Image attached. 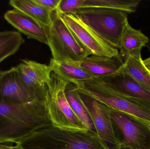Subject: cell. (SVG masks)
I'll return each mask as SVG.
<instances>
[{"label": "cell", "mask_w": 150, "mask_h": 149, "mask_svg": "<svg viewBox=\"0 0 150 149\" xmlns=\"http://www.w3.org/2000/svg\"><path fill=\"white\" fill-rule=\"evenodd\" d=\"M84 0H61L57 10L61 14L76 15L83 7Z\"/></svg>", "instance_id": "cell-22"}, {"label": "cell", "mask_w": 150, "mask_h": 149, "mask_svg": "<svg viewBox=\"0 0 150 149\" xmlns=\"http://www.w3.org/2000/svg\"><path fill=\"white\" fill-rule=\"evenodd\" d=\"M52 17L51 23L44 29L54 60L69 63L80 61L91 56L62 19L57 10L52 13Z\"/></svg>", "instance_id": "cell-4"}, {"label": "cell", "mask_w": 150, "mask_h": 149, "mask_svg": "<svg viewBox=\"0 0 150 149\" xmlns=\"http://www.w3.org/2000/svg\"><path fill=\"white\" fill-rule=\"evenodd\" d=\"M149 50H150V48H149Z\"/></svg>", "instance_id": "cell-29"}, {"label": "cell", "mask_w": 150, "mask_h": 149, "mask_svg": "<svg viewBox=\"0 0 150 149\" xmlns=\"http://www.w3.org/2000/svg\"><path fill=\"white\" fill-rule=\"evenodd\" d=\"M51 78L47 85L46 102L52 125L69 130H88L72 110L65 95V88L69 82L53 72Z\"/></svg>", "instance_id": "cell-6"}, {"label": "cell", "mask_w": 150, "mask_h": 149, "mask_svg": "<svg viewBox=\"0 0 150 149\" xmlns=\"http://www.w3.org/2000/svg\"><path fill=\"white\" fill-rule=\"evenodd\" d=\"M120 71L130 75L150 93V71L144 65L142 59L127 57L124 59Z\"/></svg>", "instance_id": "cell-19"}, {"label": "cell", "mask_w": 150, "mask_h": 149, "mask_svg": "<svg viewBox=\"0 0 150 149\" xmlns=\"http://www.w3.org/2000/svg\"><path fill=\"white\" fill-rule=\"evenodd\" d=\"M24 43L25 39L18 31H0V63L16 53Z\"/></svg>", "instance_id": "cell-20"}, {"label": "cell", "mask_w": 150, "mask_h": 149, "mask_svg": "<svg viewBox=\"0 0 150 149\" xmlns=\"http://www.w3.org/2000/svg\"><path fill=\"white\" fill-rule=\"evenodd\" d=\"M74 15L108 45L120 49L122 35L128 22L127 13L103 8H84Z\"/></svg>", "instance_id": "cell-3"}, {"label": "cell", "mask_w": 150, "mask_h": 149, "mask_svg": "<svg viewBox=\"0 0 150 149\" xmlns=\"http://www.w3.org/2000/svg\"><path fill=\"white\" fill-rule=\"evenodd\" d=\"M79 94L93 122L98 136L107 149H119L110 118L109 107L79 89Z\"/></svg>", "instance_id": "cell-9"}, {"label": "cell", "mask_w": 150, "mask_h": 149, "mask_svg": "<svg viewBox=\"0 0 150 149\" xmlns=\"http://www.w3.org/2000/svg\"><path fill=\"white\" fill-rule=\"evenodd\" d=\"M6 149H23L20 146L16 144L15 146H10L8 148Z\"/></svg>", "instance_id": "cell-26"}, {"label": "cell", "mask_w": 150, "mask_h": 149, "mask_svg": "<svg viewBox=\"0 0 150 149\" xmlns=\"http://www.w3.org/2000/svg\"><path fill=\"white\" fill-rule=\"evenodd\" d=\"M65 93L71 108L79 119L88 130L97 134L91 117L81 99L77 86L69 83L65 88Z\"/></svg>", "instance_id": "cell-16"}, {"label": "cell", "mask_w": 150, "mask_h": 149, "mask_svg": "<svg viewBox=\"0 0 150 149\" xmlns=\"http://www.w3.org/2000/svg\"><path fill=\"white\" fill-rule=\"evenodd\" d=\"M4 18L9 24L29 38L35 39L48 45V40L44 28L21 11L16 9L5 12Z\"/></svg>", "instance_id": "cell-14"}, {"label": "cell", "mask_w": 150, "mask_h": 149, "mask_svg": "<svg viewBox=\"0 0 150 149\" xmlns=\"http://www.w3.org/2000/svg\"><path fill=\"white\" fill-rule=\"evenodd\" d=\"M3 72V71H2V70H0V77H1V75Z\"/></svg>", "instance_id": "cell-27"}, {"label": "cell", "mask_w": 150, "mask_h": 149, "mask_svg": "<svg viewBox=\"0 0 150 149\" xmlns=\"http://www.w3.org/2000/svg\"><path fill=\"white\" fill-rule=\"evenodd\" d=\"M9 4L18 10L38 24L42 28L48 26L52 22V14L34 0H11Z\"/></svg>", "instance_id": "cell-17"}, {"label": "cell", "mask_w": 150, "mask_h": 149, "mask_svg": "<svg viewBox=\"0 0 150 149\" xmlns=\"http://www.w3.org/2000/svg\"><path fill=\"white\" fill-rule=\"evenodd\" d=\"M77 86L80 91L106 106L130 115L150 127V108L140 101L117 93L98 79L80 82Z\"/></svg>", "instance_id": "cell-5"}, {"label": "cell", "mask_w": 150, "mask_h": 149, "mask_svg": "<svg viewBox=\"0 0 150 149\" xmlns=\"http://www.w3.org/2000/svg\"><path fill=\"white\" fill-rule=\"evenodd\" d=\"M16 144L23 149H107L96 133L64 129L52 124Z\"/></svg>", "instance_id": "cell-2"}, {"label": "cell", "mask_w": 150, "mask_h": 149, "mask_svg": "<svg viewBox=\"0 0 150 149\" xmlns=\"http://www.w3.org/2000/svg\"><path fill=\"white\" fill-rule=\"evenodd\" d=\"M149 39L140 30L131 27L129 22L126 24L123 30L120 44L119 55L123 59L127 57L137 59L142 58V49L147 45Z\"/></svg>", "instance_id": "cell-15"}, {"label": "cell", "mask_w": 150, "mask_h": 149, "mask_svg": "<svg viewBox=\"0 0 150 149\" xmlns=\"http://www.w3.org/2000/svg\"><path fill=\"white\" fill-rule=\"evenodd\" d=\"M26 88L38 100L45 101L47 85L51 82L52 69L49 65L33 60L23 59L16 66Z\"/></svg>", "instance_id": "cell-10"}, {"label": "cell", "mask_w": 150, "mask_h": 149, "mask_svg": "<svg viewBox=\"0 0 150 149\" xmlns=\"http://www.w3.org/2000/svg\"><path fill=\"white\" fill-rule=\"evenodd\" d=\"M45 101L23 104L0 101V143H16L52 125Z\"/></svg>", "instance_id": "cell-1"}, {"label": "cell", "mask_w": 150, "mask_h": 149, "mask_svg": "<svg viewBox=\"0 0 150 149\" xmlns=\"http://www.w3.org/2000/svg\"><path fill=\"white\" fill-rule=\"evenodd\" d=\"M49 66L52 71L69 83L77 85L80 82L89 81L93 78L80 67L71 64L55 61L52 58Z\"/></svg>", "instance_id": "cell-18"}, {"label": "cell", "mask_w": 150, "mask_h": 149, "mask_svg": "<svg viewBox=\"0 0 150 149\" xmlns=\"http://www.w3.org/2000/svg\"><path fill=\"white\" fill-rule=\"evenodd\" d=\"M98 79L117 93L140 101L150 108V93L129 74L120 71L112 76Z\"/></svg>", "instance_id": "cell-12"}, {"label": "cell", "mask_w": 150, "mask_h": 149, "mask_svg": "<svg viewBox=\"0 0 150 149\" xmlns=\"http://www.w3.org/2000/svg\"><path fill=\"white\" fill-rule=\"evenodd\" d=\"M59 15L79 42L91 55L108 57L119 55L118 49L108 45L75 15Z\"/></svg>", "instance_id": "cell-8"}, {"label": "cell", "mask_w": 150, "mask_h": 149, "mask_svg": "<svg viewBox=\"0 0 150 149\" xmlns=\"http://www.w3.org/2000/svg\"><path fill=\"white\" fill-rule=\"evenodd\" d=\"M143 63L144 65L150 71V57L148 58L145 59V60H143Z\"/></svg>", "instance_id": "cell-24"}, {"label": "cell", "mask_w": 150, "mask_h": 149, "mask_svg": "<svg viewBox=\"0 0 150 149\" xmlns=\"http://www.w3.org/2000/svg\"><path fill=\"white\" fill-rule=\"evenodd\" d=\"M141 2V0H84L82 8H103L130 14L136 11Z\"/></svg>", "instance_id": "cell-21"}, {"label": "cell", "mask_w": 150, "mask_h": 149, "mask_svg": "<svg viewBox=\"0 0 150 149\" xmlns=\"http://www.w3.org/2000/svg\"><path fill=\"white\" fill-rule=\"evenodd\" d=\"M10 146H8L7 143H0V149L8 148Z\"/></svg>", "instance_id": "cell-25"}, {"label": "cell", "mask_w": 150, "mask_h": 149, "mask_svg": "<svg viewBox=\"0 0 150 149\" xmlns=\"http://www.w3.org/2000/svg\"><path fill=\"white\" fill-rule=\"evenodd\" d=\"M34 1L46 9L52 12L58 8L61 0H34Z\"/></svg>", "instance_id": "cell-23"}, {"label": "cell", "mask_w": 150, "mask_h": 149, "mask_svg": "<svg viewBox=\"0 0 150 149\" xmlns=\"http://www.w3.org/2000/svg\"><path fill=\"white\" fill-rule=\"evenodd\" d=\"M36 100L24 84L16 66L3 71L0 77V101L23 104Z\"/></svg>", "instance_id": "cell-11"}, {"label": "cell", "mask_w": 150, "mask_h": 149, "mask_svg": "<svg viewBox=\"0 0 150 149\" xmlns=\"http://www.w3.org/2000/svg\"><path fill=\"white\" fill-rule=\"evenodd\" d=\"M124 59L120 55L113 57L91 55L80 61L69 62L80 67L93 78L112 76L120 71Z\"/></svg>", "instance_id": "cell-13"}, {"label": "cell", "mask_w": 150, "mask_h": 149, "mask_svg": "<svg viewBox=\"0 0 150 149\" xmlns=\"http://www.w3.org/2000/svg\"><path fill=\"white\" fill-rule=\"evenodd\" d=\"M119 149H126V148H122V147H120V148Z\"/></svg>", "instance_id": "cell-28"}, {"label": "cell", "mask_w": 150, "mask_h": 149, "mask_svg": "<svg viewBox=\"0 0 150 149\" xmlns=\"http://www.w3.org/2000/svg\"><path fill=\"white\" fill-rule=\"evenodd\" d=\"M109 107L113 129L120 147L150 149V127L123 112Z\"/></svg>", "instance_id": "cell-7"}]
</instances>
